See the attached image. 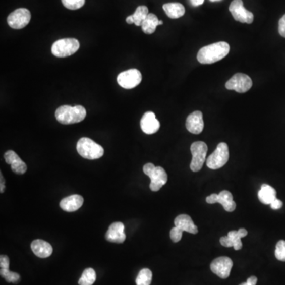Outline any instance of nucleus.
<instances>
[{"label":"nucleus","instance_id":"nucleus-23","mask_svg":"<svg viewBox=\"0 0 285 285\" xmlns=\"http://www.w3.org/2000/svg\"><path fill=\"white\" fill-rule=\"evenodd\" d=\"M258 199L262 204H271L276 198V191L274 188L269 185L263 184L258 192Z\"/></svg>","mask_w":285,"mask_h":285},{"label":"nucleus","instance_id":"nucleus-4","mask_svg":"<svg viewBox=\"0 0 285 285\" xmlns=\"http://www.w3.org/2000/svg\"><path fill=\"white\" fill-rule=\"evenodd\" d=\"M143 170L151 179L150 189L151 191H158L167 182V174L161 166H155L153 163H147L144 165Z\"/></svg>","mask_w":285,"mask_h":285},{"label":"nucleus","instance_id":"nucleus-21","mask_svg":"<svg viewBox=\"0 0 285 285\" xmlns=\"http://www.w3.org/2000/svg\"><path fill=\"white\" fill-rule=\"evenodd\" d=\"M175 226L180 228L183 232H189L190 234L195 235L198 232V227L194 224L193 219L190 215L182 214L175 218Z\"/></svg>","mask_w":285,"mask_h":285},{"label":"nucleus","instance_id":"nucleus-8","mask_svg":"<svg viewBox=\"0 0 285 285\" xmlns=\"http://www.w3.org/2000/svg\"><path fill=\"white\" fill-rule=\"evenodd\" d=\"M252 79L246 74L237 73L234 75L226 83L227 90H236L238 93H246L252 87Z\"/></svg>","mask_w":285,"mask_h":285},{"label":"nucleus","instance_id":"nucleus-30","mask_svg":"<svg viewBox=\"0 0 285 285\" xmlns=\"http://www.w3.org/2000/svg\"><path fill=\"white\" fill-rule=\"evenodd\" d=\"M275 256L276 259L280 261H285V241L280 240L278 242L275 250Z\"/></svg>","mask_w":285,"mask_h":285},{"label":"nucleus","instance_id":"nucleus-15","mask_svg":"<svg viewBox=\"0 0 285 285\" xmlns=\"http://www.w3.org/2000/svg\"><path fill=\"white\" fill-rule=\"evenodd\" d=\"M140 127L146 134L151 135L157 133L160 128V123L153 112H147L142 117Z\"/></svg>","mask_w":285,"mask_h":285},{"label":"nucleus","instance_id":"nucleus-35","mask_svg":"<svg viewBox=\"0 0 285 285\" xmlns=\"http://www.w3.org/2000/svg\"><path fill=\"white\" fill-rule=\"evenodd\" d=\"M257 283H258V278L253 276L249 277L246 283H241L240 285H256Z\"/></svg>","mask_w":285,"mask_h":285},{"label":"nucleus","instance_id":"nucleus-14","mask_svg":"<svg viewBox=\"0 0 285 285\" xmlns=\"http://www.w3.org/2000/svg\"><path fill=\"white\" fill-rule=\"evenodd\" d=\"M233 266V261L228 257H219L215 258L211 263V270L222 279H226L230 276Z\"/></svg>","mask_w":285,"mask_h":285},{"label":"nucleus","instance_id":"nucleus-13","mask_svg":"<svg viewBox=\"0 0 285 285\" xmlns=\"http://www.w3.org/2000/svg\"><path fill=\"white\" fill-rule=\"evenodd\" d=\"M247 231L245 228H240L239 231H231L227 236L220 238L221 245L225 247H234L236 250H241L243 247L241 239L247 236Z\"/></svg>","mask_w":285,"mask_h":285},{"label":"nucleus","instance_id":"nucleus-32","mask_svg":"<svg viewBox=\"0 0 285 285\" xmlns=\"http://www.w3.org/2000/svg\"><path fill=\"white\" fill-rule=\"evenodd\" d=\"M10 266V259L8 256L2 255L0 256V268L1 269H9Z\"/></svg>","mask_w":285,"mask_h":285},{"label":"nucleus","instance_id":"nucleus-37","mask_svg":"<svg viewBox=\"0 0 285 285\" xmlns=\"http://www.w3.org/2000/svg\"><path fill=\"white\" fill-rule=\"evenodd\" d=\"M204 0H191L192 4L194 7H197V6H201L204 4Z\"/></svg>","mask_w":285,"mask_h":285},{"label":"nucleus","instance_id":"nucleus-20","mask_svg":"<svg viewBox=\"0 0 285 285\" xmlns=\"http://www.w3.org/2000/svg\"><path fill=\"white\" fill-rule=\"evenodd\" d=\"M31 249L33 254L41 258H48L52 255V251H53L51 244L41 239H37L32 242Z\"/></svg>","mask_w":285,"mask_h":285},{"label":"nucleus","instance_id":"nucleus-29","mask_svg":"<svg viewBox=\"0 0 285 285\" xmlns=\"http://www.w3.org/2000/svg\"><path fill=\"white\" fill-rule=\"evenodd\" d=\"M61 1L65 8L75 11V10L79 9L83 7L86 0H61Z\"/></svg>","mask_w":285,"mask_h":285},{"label":"nucleus","instance_id":"nucleus-9","mask_svg":"<svg viewBox=\"0 0 285 285\" xmlns=\"http://www.w3.org/2000/svg\"><path fill=\"white\" fill-rule=\"evenodd\" d=\"M31 14L26 8H19L10 14L8 18V23L10 27L15 30H20L26 27L30 23Z\"/></svg>","mask_w":285,"mask_h":285},{"label":"nucleus","instance_id":"nucleus-38","mask_svg":"<svg viewBox=\"0 0 285 285\" xmlns=\"http://www.w3.org/2000/svg\"><path fill=\"white\" fill-rule=\"evenodd\" d=\"M126 22H127L128 24H133V23H134V22H133V16H132V15L127 17V19H126Z\"/></svg>","mask_w":285,"mask_h":285},{"label":"nucleus","instance_id":"nucleus-27","mask_svg":"<svg viewBox=\"0 0 285 285\" xmlns=\"http://www.w3.org/2000/svg\"><path fill=\"white\" fill-rule=\"evenodd\" d=\"M152 280V272L149 269H143L136 279V285H150Z\"/></svg>","mask_w":285,"mask_h":285},{"label":"nucleus","instance_id":"nucleus-2","mask_svg":"<svg viewBox=\"0 0 285 285\" xmlns=\"http://www.w3.org/2000/svg\"><path fill=\"white\" fill-rule=\"evenodd\" d=\"M57 122L63 125H72L83 122L87 116V110L82 105H62L55 110Z\"/></svg>","mask_w":285,"mask_h":285},{"label":"nucleus","instance_id":"nucleus-26","mask_svg":"<svg viewBox=\"0 0 285 285\" xmlns=\"http://www.w3.org/2000/svg\"><path fill=\"white\" fill-rule=\"evenodd\" d=\"M96 280V272L92 268H88L83 271L79 280V285H93Z\"/></svg>","mask_w":285,"mask_h":285},{"label":"nucleus","instance_id":"nucleus-5","mask_svg":"<svg viewBox=\"0 0 285 285\" xmlns=\"http://www.w3.org/2000/svg\"><path fill=\"white\" fill-rule=\"evenodd\" d=\"M79 48H80V44L77 39H61L52 44V53L55 56L64 58L76 53Z\"/></svg>","mask_w":285,"mask_h":285},{"label":"nucleus","instance_id":"nucleus-40","mask_svg":"<svg viewBox=\"0 0 285 285\" xmlns=\"http://www.w3.org/2000/svg\"><path fill=\"white\" fill-rule=\"evenodd\" d=\"M211 2H218V1H221V0H210Z\"/></svg>","mask_w":285,"mask_h":285},{"label":"nucleus","instance_id":"nucleus-33","mask_svg":"<svg viewBox=\"0 0 285 285\" xmlns=\"http://www.w3.org/2000/svg\"><path fill=\"white\" fill-rule=\"evenodd\" d=\"M278 30H279V33H280V36L285 38V15L279 21Z\"/></svg>","mask_w":285,"mask_h":285},{"label":"nucleus","instance_id":"nucleus-6","mask_svg":"<svg viewBox=\"0 0 285 285\" xmlns=\"http://www.w3.org/2000/svg\"><path fill=\"white\" fill-rule=\"evenodd\" d=\"M193 158L190 163V169L193 172L200 171L206 161L208 146L202 141L194 142L190 147Z\"/></svg>","mask_w":285,"mask_h":285},{"label":"nucleus","instance_id":"nucleus-17","mask_svg":"<svg viewBox=\"0 0 285 285\" xmlns=\"http://www.w3.org/2000/svg\"><path fill=\"white\" fill-rule=\"evenodd\" d=\"M186 129L193 134H200L204 129V120L201 111H195L188 116L186 119Z\"/></svg>","mask_w":285,"mask_h":285},{"label":"nucleus","instance_id":"nucleus-10","mask_svg":"<svg viewBox=\"0 0 285 285\" xmlns=\"http://www.w3.org/2000/svg\"><path fill=\"white\" fill-rule=\"evenodd\" d=\"M229 11L232 13L235 20L242 23L251 24L254 22V15L252 12L247 11L243 6V0H234L229 7Z\"/></svg>","mask_w":285,"mask_h":285},{"label":"nucleus","instance_id":"nucleus-24","mask_svg":"<svg viewBox=\"0 0 285 285\" xmlns=\"http://www.w3.org/2000/svg\"><path fill=\"white\" fill-rule=\"evenodd\" d=\"M158 22L159 20H158V17L154 14L149 13V15H147V18L142 23V30L146 34H152L156 30L157 26H159Z\"/></svg>","mask_w":285,"mask_h":285},{"label":"nucleus","instance_id":"nucleus-34","mask_svg":"<svg viewBox=\"0 0 285 285\" xmlns=\"http://www.w3.org/2000/svg\"><path fill=\"white\" fill-rule=\"evenodd\" d=\"M272 209L277 210L280 209L283 206V202H282L279 199L276 198L274 201H272L270 204Z\"/></svg>","mask_w":285,"mask_h":285},{"label":"nucleus","instance_id":"nucleus-25","mask_svg":"<svg viewBox=\"0 0 285 285\" xmlns=\"http://www.w3.org/2000/svg\"><path fill=\"white\" fill-rule=\"evenodd\" d=\"M148 15H149V11L146 6H139L134 14L132 15L134 24L136 26H141L142 23Z\"/></svg>","mask_w":285,"mask_h":285},{"label":"nucleus","instance_id":"nucleus-39","mask_svg":"<svg viewBox=\"0 0 285 285\" xmlns=\"http://www.w3.org/2000/svg\"><path fill=\"white\" fill-rule=\"evenodd\" d=\"M162 24H163V22H162V21L159 20V22H158V25L160 26V25H162Z\"/></svg>","mask_w":285,"mask_h":285},{"label":"nucleus","instance_id":"nucleus-19","mask_svg":"<svg viewBox=\"0 0 285 285\" xmlns=\"http://www.w3.org/2000/svg\"><path fill=\"white\" fill-rule=\"evenodd\" d=\"M83 201L84 200L82 196L74 194L63 199L60 203V206L65 212H76L83 206Z\"/></svg>","mask_w":285,"mask_h":285},{"label":"nucleus","instance_id":"nucleus-3","mask_svg":"<svg viewBox=\"0 0 285 285\" xmlns=\"http://www.w3.org/2000/svg\"><path fill=\"white\" fill-rule=\"evenodd\" d=\"M78 153L83 158L94 160L103 156L104 149L99 144H97L94 140L87 137L79 139L76 146Z\"/></svg>","mask_w":285,"mask_h":285},{"label":"nucleus","instance_id":"nucleus-28","mask_svg":"<svg viewBox=\"0 0 285 285\" xmlns=\"http://www.w3.org/2000/svg\"><path fill=\"white\" fill-rule=\"evenodd\" d=\"M0 274L8 283H17L20 281V275L17 272H11L9 269H0Z\"/></svg>","mask_w":285,"mask_h":285},{"label":"nucleus","instance_id":"nucleus-11","mask_svg":"<svg viewBox=\"0 0 285 285\" xmlns=\"http://www.w3.org/2000/svg\"><path fill=\"white\" fill-rule=\"evenodd\" d=\"M118 84L125 89H133L137 87L142 81V75L137 69H129L118 75Z\"/></svg>","mask_w":285,"mask_h":285},{"label":"nucleus","instance_id":"nucleus-16","mask_svg":"<svg viewBox=\"0 0 285 285\" xmlns=\"http://www.w3.org/2000/svg\"><path fill=\"white\" fill-rule=\"evenodd\" d=\"M107 241L114 243H122L126 239L125 233V225L121 222H115L109 226L105 234Z\"/></svg>","mask_w":285,"mask_h":285},{"label":"nucleus","instance_id":"nucleus-1","mask_svg":"<svg viewBox=\"0 0 285 285\" xmlns=\"http://www.w3.org/2000/svg\"><path fill=\"white\" fill-rule=\"evenodd\" d=\"M230 52V45L224 41L203 47L197 53V61L202 65H211L221 61Z\"/></svg>","mask_w":285,"mask_h":285},{"label":"nucleus","instance_id":"nucleus-31","mask_svg":"<svg viewBox=\"0 0 285 285\" xmlns=\"http://www.w3.org/2000/svg\"><path fill=\"white\" fill-rule=\"evenodd\" d=\"M182 234H183V231L181 230L180 228L178 227V226H175L171 229L170 232H169L171 240L174 243H179L182 239Z\"/></svg>","mask_w":285,"mask_h":285},{"label":"nucleus","instance_id":"nucleus-22","mask_svg":"<svg viewBox=\"0 0 285 285\" xmlns=\"http://www.w3.org/2000/svg\"><path fill=\"white\" fill-rule=\"evenodd\" d=\"M164 11L170 19H179L183 16L186 12L184 6L179 3H169V4H164Z\"/></svg>","mask_w":285,"mask_h":285},{"label":"nucleus","instance_id":"nucleus-12","mask_svg":"<svg viewBox=\"0 0 285 285\" xmlns=\"http://www.w3.org/2000/svg\"><path fill=\"white\" fill-rule=\"evenodd\" d=\"M206 201L208 204L219 203L223 207L225 211L228 212H234L236 208V203L234 201L233 196L227 190H223L219 194L212 193L206 197Z\"/></svg>","mask_w":285,"mask_h":285},{"label":"nucleus","instance_id":"nucleus-36","mask_svg":"<svg viewBox=\"0 0 285 285\" xmlns=\"http://www.w3.org/2000/svg\"><path fill=\"white\" fill-rule=\"evenodd\" d=\"M1 177H0V178H1V183H0V186H1V187H0V193H3L4 192V190H5V182H4V176H3V174L1 173Z\"/></svg>","mask_w":285,"mask_h":285},{"label":"nucleus","instance_id":"nucleus-18","mask_svg":"<svg viewBox=\"0 0 285 285\" xmlns=\"http://www.w3.org/2000/svg\"><path fill=\"white\" fill-rule=\"evenodd\" d=\"M4 158L7 163L11 165V169L17 175H23L27 170V166L20 157L13 151H8L4 154Z\"/></svg>","mask_w":285,"mask_h":285},{"label":"nucleus","instance_id":"nucleus-7","mask_svg":"<svg viewBox=\"0 0 285 285\" xmlns=\"http://www.w3.org/2000/svg\"><path fill=\"white\" fill-rule=\"evenodd\" d=\"M229 159V149L226 143L218 144L216 149L207 158V166L210 169H217L226 165Z\"/></svg>","mask_w":285,"mask_h":285}]
</instances>
